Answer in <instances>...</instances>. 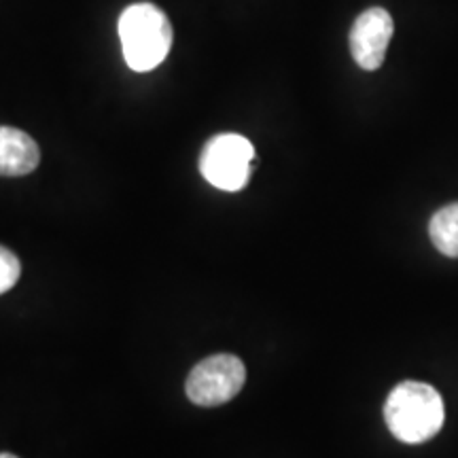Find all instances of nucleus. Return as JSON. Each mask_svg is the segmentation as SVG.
I'll use <instances>...</instances> for the list:
<instances>
[{
	"label": "nucleus",
	"mask_w": 458,
	"mask_h": 458,
	"mask_svg": "<svg viewBox=\"0 0 458 458\" xmlns=\"http://www.w3.org/2000/svg\"><path fill=\"white\" fill-rule=\"evenodd\" d=\"M444 399L425 382H401L388 394L385 403V420L399 442L422 444L442 431Z\"/></svg>",
	"instance_id": "1"
},
{
	"label": "nucleus",
	"mask_w": 458,
	"mask_h": 458,
	"mask_svg": "<svg viewBox=\"0 0 458 458\" xmlns=\"http://www.w3.org/2000/svg\"><path fill=\"white\" fill-rule=\"evenodd\" d=\"M125 64L136 72H148L168 57L172 26L168 15L151 3L130 4L119 17Z\"/></svg>",
	"instance_id": "2"
},
{
	"label": "nucleus",
	"mask_w": 458,
	"mask_h": 458,
	"mask_svg": "<svg viewBox=\"0 0 458 458\" xmlns=\"http://www.w3.org/2000/svg\"><path fill=\"white\" fill-rule=\"evenodd\" d=\"M255 162L253 142L240 134H216L199 156V172L210 185L223 191H240L250 181Z\"/></svg>",
	"instance_id": "3"
},
{
	"label": "nucleus",
	"mask_w": 458,
	"mask_h": 458,
	"mask_svg": "<svg viewBox=\"0 0 458 458\" xmlns=\"http://www.w3.org/2000/svg\"><path fill=\"white\" fill-rule=\"evenodd\" d=\"M246 382L244 363L233 354H215L189 371L185 393L191 403L215 408L232 401Z\"/></svg>",
	"instance_id": "4"
},
{
	"label": "nucleus",
	"mask_w": 458,
	"mask_h": 458,
	"mask_svg": "<svg viewBox=\"0 0 458 458\" xmlns=\"http://www.w3.org/2000/svg\"><path fill=\"white\" fill-rule=\"evenodd\" d=\"M393 17L386 9L363 11L351 28V54L363 71H377L393 38Z\"/></svg>",
	"instance_id": "5"
},
{
	"label": "nucleus",
	"mask_w": 458,
	"mask_h": 458,
	"mask_svg": "<svg viewBox=\"0 0 458 458\" xmlns=\"http://www.w3.org/2000/svg\"><path fill=\"white\" fill-rule=\"evenodd\" d=\"M41 162V148L26 131L0 125V176H26Z\"/></svg>",
	"instance_id": "6"
},
{
	"label": "nucleus",
	"mask_w": 458,
	"mask_h": 458,
	"mask_svg": "<svg viewBox=\"0 0 458 458\" xmlns=\"http://www.w3.org/2000/svg\"><path fill=\"white\" fill-rule=\"evenodd\" d=\"M428 236L439 253L458 259V202L444 206L433 215Z\"/></svg>",
	"instance_id": "7"
},
{
	"label": "nucleus",
	"mask_w": 458,
	"mask_h": 458,
	"mask_svg": "<svg viewBox=\"0 0 458 458\" xmlns=\"http://www.w3.org/2000/svg\"><path fill=\"white\" fill-rule=\"evenodd\" d=\"M20 259H17L9 249L0 246V295L7 293L9 289H13L17 280H20Z\"/></svg>",
	"instance_id": "8"
},
{
	"label": "nucleus",
	"mask_w": 458,
	"mask_h": 458,
	"mask_svg": "<svg viewBox=\"0 0 458 458\" xmlns=\"http://www.w3.org/2000/svg\"><path fill=\"white\" fill-rule=\"evenodd\" d=\"M0 458H17L15 454H9V452H3V454H0Z\"/></svg>",
	"instance_id": "9"
}]
</instances>
